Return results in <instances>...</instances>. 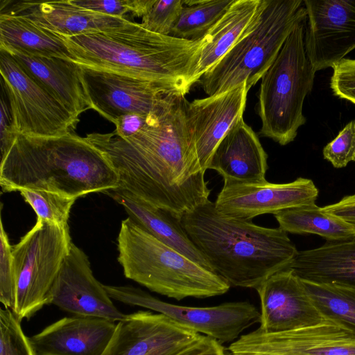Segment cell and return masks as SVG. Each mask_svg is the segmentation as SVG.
I'll use <instances>...</instances> for the list:
<instances>
[{
    "label": "cell",
    "instance_id": "22",
    "mask_svg": "<svg viewBox=\"0 0 355 355\" xmlns=\"http://www.w3.org/2000/svg\"><path fill=\"white\" fill-rule=\"evenodd\" d=\"M1 11L23 15L39 26L57 34L73 36L89 32L107 31L126 25L124 17L103 15L71 3V0L17 2Z\"/></svg>",
    "mask_w": 355,
    "mask_h": 355
},
{
    "label": "cell",
    "instance_id": "20",
    "mask_svg": "<svg viewBox=\"0 0 355 355\" xmlns=\"http://www.w3.org/2000/svg\"><path fill=\"white\" fill-rule=\"evenodd\" d=\"M267 159L258 135L241 118L216 147L208 169L218 172L224 181L263 183L267 181Z\"/></svg>",
    "mask_w": 355,
    "mask_h": 355
},
{
    "label": "cell",
    "instance_id": "33",
    "mask_svg": "<svg viewBox=\"0 0 355 355\" xmlns=\"http://www.w3.org/2000/svg\"><path fill=\"white\" fill-rule=\"evenodd\" d=\"M71 3L94 12L117 17L127 13L143 17L155 0H71ZM125 18V17H124Z\"/></svg>",
    "mask_w": 355,
    "mask_h": 355
},
{
    "label": "cell",
    "instance_id": "23",
    "mask_svg": "<svg viewBox=\"0 0 355 355\" xmlns=\"http://www.w3.org/2000/svg\"><path fill=\"white\" fill-rule=\"evenodd\" d=\"M264 0H234L218 21L202 39L194 84L257 24Z\"/></svg>",
    "mask_w": 355,
    "mask_h": 355
},
{
    "label": "cell",
    "instance_id": "30",
    "mask_svg": "<svg viewBox=\"0 0 355 355\" xmlns=\"http://www.w3.org/2000/svg\"><path fill=\"white\" fill-rule=\"evenodd\" d=\"M19 193L33 209L37 218L50 223L69 227L70 211L76 198L44 190L23 189Z\"/></svg>",
    "mask_w": 355,
    "mask_h": 355
},
{
    "label": "cell",
    "instance_id": "25",
    "mask_svg": "<svg viewBox=\"0 0 355 355\" xmlns=\"http://www.w3.org/2000/svg\"><path fill=\"white\" fill-rule=\"evenodd\" d=\"M105 193L120 204L128 214V217L156 239L211 270L205 257L188 236L180 220L171 213L154 207L119 189H110Z\"/></svg>",
    "mask_w": 355,
    "mask_h": 355
},
{
    "label": "cell",
    "instance_id": "32",
    "mask_svg": "<svg viewBox=\"0 0 355 355\" xmlns=\"http://www.w3.org/2000/svg\"><path fill=\"white\" fill-rule=\"evenodd\" d=\"M184 6V0H155L140 25L153 33L170 35Z\"/></svg>",
    "mask_w": 355,
    "mask_h": 355
},
{
    "label": "cell",
    "instance_id": "14",
    "mask_svg": "<svg viewBox=\"0 0 355 355\" xmlns=\"http://www.w3.org/2000/svg\"><path fill=\"white\" fill-rule=\"evenodd\" d=\"M319 193L314 182L298 178L282 184H245L224 181L214 202L221 214L234 218L252 220L263 214L315 203Z\"/></svg>",
    "mask_w": 355,
    "mask_h": 355
},
{
    "label": "cell",
    "instance_id": "11",
    "mask_svg": "<svg viewBox=\"0 0 355 355\" xmlns=\"http://www.w3.org/2000/svg\"><path fill=\"white\" fill-rule=\"evenodd\" d=\"M228 349L231 354L355 355V330L330 319L277 333H265L257 329L241 336Z\"/></svg>",
    "mask_w": 355,
    "mask_h": 355
},
{
    "label": "cell",
    "instance_id": "1",
    "mask_svg": "<svg viewBox=\"0 0 355 355\" xmlns=\"http://www.w3.org/2000/svg\"><path fill=\"white\" fill-rule=\"evenodd\" d=\"M187 103L184 94L170 92L133 135L94 132L85 137L114 168L119 180L116 189L180 220L209 200L211 192L187 124Z\"/></svg>",
    "mask_w": 355,
    "mask_h": 355
},
{
    "label": "cell",
    "instance_id": "15",
    "mask_svg": "<svg viewBox=\"0 0 355 355\" xmlns=\"http://www.w3.org/2000/svg\"><path fill=\"white\" fill-rule=\"evenodd\" d=\"M201 336L164 314L139 311L117 322L102 355H173Z\"/></svg>",
    "mask_w": 355,
    "mask_h": 355
},
{
    "label": "cell",
    "instance_id": "16",
    "mask_svg": "<svg viewBox=\"0 0 355 355\" xmlns=\"http://www.w3.org/2000/svg\"><path fill=\"white\" fill-rule=\"evenodd\" d=\"M49 304L76 316L114 322L126 316L94 276L87 255L73 243L51 289Z\"/></svg>",
    "mask_w": 355,
    "mask_h": 355
},
{
    "label": "cell",
    "instance_id": "31",
    "mask_svg": "<svg viewBox=\"0 0 355 355\" xmlns=\"http://www.w3.org/2000/svg\"><path fill=\"white\" fill-rule=\"evenodd\" d=\"M12 310L0 309V355H36Z\"/></svg>",
    "mask_w": 355,
    "mask_h": 355
},
{
    "label": "cell",
    "instance_id": "4",
    "mask_svg": "<svg viewBox=\"0 0 355 355\" xmlns=\"http://www.w3.org/2000/svg\"><path fill=\"white\" fill-rule=\"evenodd\" d=\"M119 182L103 153L73 132L55 137L18 135L1 159L3 192L44 190L77 199L116 189Z\"/></svg>",
    "mask_w": 355,
    "mask_h": 355
},
{
    "label": "cell",
    "instance_id": "41",
    "mask_svg": "<svg viewBox=\"0 0 355 355\" xmlns=\"http://www.w3.org/2000/svg\"><path fill=\"white\" fill-rule=\"evenodd\" d=\"M231 355H263V354L239 353V354H231Z\"/></svg>",
    "mask_w": 355,
    "mask_h": 355
},
{
    "label": "cell",
    "instance_id": "7",
    "mask_svg": "<svg viewBox=\"0 0 355 355\" xmlns=\"http://www.w3.org/2000/svg\"><path fill=\"white\" fill-rule=\"evenodd\" d=\"M306 20L296 25L261 79L259 135L282 146L292 142L306 123L303 104L313 88L316 72L306 53Z\"/></svg>",
    "mask_w": 355,
    "mask_h": 355
},
{
    "label": "cell",
    "instance_id": "36",
    "mask_svg": "<svg viewBox=\"0 0 355 355\" xmlns=\"http://www.w3.org/2000/svg\"><path fill=\"white\" fill-rule=\"evenodd\" d=\"M333 69L330 80L333 93L355 104V59L344 58Z\"/></svg>",
    "mask_w": 355,
    "mask_h": 355
},
{
    "label": "cell",
    "instance_id": "42",
    "mask_svg": "<svg viewBox=\"0 0 355 355\" xmlns=\"http://www.w3.org/2000/svg\"><path fill=\"white\" fill-rule=\"evenodd\" d=\"M354 162H355V159H354Z\"/></svg>",
    "mask_w": 355,
    "mask_h": 355
},
{
    "label": "cell",
    "instance_id": "17",
    "mask_svg": "<svg viewBox=\"0 0 355 355\" xmlns=\"http://www.w3.org/2000/svg\"><path fill=\"white\" fill-rule=\"evenodd\" d=\"M261 302L259 329L277 333L320 324L325 318L302 281L291 268L279 271L256 288Z\"/></svg>",
    "mask_w": 355,
    "mask_h": 355
},
{
    "label": "cell",
    "instance_id": "9",
    "mask_svg": "<svg viewBox=\"0 0 355 355\" xmlns=\"http://www.w3.org/2000/svg\"><path fill=\"white\" fill-rule=\"evenodd\" d=\"M0 72L18 135L55 137L73 132L79 119L2 49Z\"/></svg>",
    "mask_w": 355,
    "mask_h": 355
},
{
    "label": "cell",
    "instance_id": "19",
    "mask_svg": "<svg viewBox=\"0 0 355 355\" xmlns=\"http://www.w3.org/2000/svg\"><path fill=\"white\" fill-rule=\"evenodd\" d=\"M116 324L101 318L65 317L29 339L36 355H102Z\"/></svg>",
    "mask_w": 355,
    "mask_h": 355
},
{
    "label": "cell",
    "instance_id": "40",
    "mask_svg": "<svg viewBox=\"0 0 355 355\" xmlns=\"http://www.w3.org/2000/svg\"><path fill=\"white\" fill-rule=\"evenodd\" d=\"M148 116L128 114L118 118L113 131L121 137H128L141 130L147 123Z\"/></svg>",
    "mask_w": 355,
    "mask_h": 355
},
{
    "label": "cell",
    "instance_id": "2",
    "mask_svg": "<svg viewBox=\"0 0 355 355\" xmlns=\"http://www.w3.org/2000/svg\"><path fill=\"white\" fill-rule=\"evenodd\" d=\"M180 222L210 268L231 286L256 289L273 274L289 268L298 253L280 227L227 216L211 200Z\"/></svg>",
    "mask_w": 355,
    "mask_h": 355
},
{
    "label": "cell",
    "instance_id": "39",
    "mask_svg": "<svg viewBox=\"0 0 355 355\" xmlns=\"http://www.w3.org/2000/svg\"><path fill=\"white\" fill-rule=\"evenodd\" d=\"M322 209L347 223L355 232V194L344 196L338 202Z\"/></svg>",
    "mask_w": 355,
    "mask_h": 355
},
{
    "label": "cell",
    "instance_id": "6",
    "mask_svg": "<svg viewBox=\"0 0 355 355\" xmlns=\"http://www.w3.org/2000/svg\"><path fill=\"white\" fill-rule=\"evenodd\" d=\"M305 19L302 0H264L254 27L200 78L202 89L208 96L243 83L250 89L273 63L296 25Z\"/></svg>",
    "mask_w": 355,
    "mask_h": 355
},
{
    "label": "cell",
    "instance_id": "28",
    "mask_svg": "<svg viewBox=\"0 0 355 355\" xmlns=\"http://www.w3.org/2000/svg\"><path fill=\"white\" fill-rule=\"evenodd\" d=\"M234 0H184L181 14L170 35L191 41L202 40L225 13Z\"/></svg>",
    "mask_w": 355,
    "mask_h": 355
},
{
    "label": "cell",
    "instance_id": "8",
    "mask_svg": "<svg viewBox=\"0 0 355 355\" xmlns=\"http://www.w3.org/2000/svg\"><path fill=\"white\" fill-rule=\"evenodd\" d=\"M69 227L37 218L35 225L12 246L15 275L14 315L30 319L44 305L72 243Z\"/></svg>",
    "mask_w": 355,
    "mask_h": 355
},
{
    "label": "cell",
    "instance_id": "29",
    "mask_svg": "<svg viewBox=\"0 0 355 355\" xmlns=\"http://www.w3.org/2000/svg\"><path fill=\"white\" fill-rule=\"evenodd\" d=\"M302 281L313 304L325 318L355 330V288Z\"/></svg>",
    "mask_w": 355,
    "mask_h": 355
},
{
    "label": "cell",
    "instance_id": "27",
    "mask_svg": "<svg viewBox=\"0 0 355 355\" xmlns=\"http://www.w3.org/2000/svg\"><path fill=\"white\" fill-rule=\"evenodd\" d=\"M279 227L287 233L313 234L327 241L355 236L352 227L340 218L324 211L315 203L288 209L275 214Z\"/></svg>",
    "mask_w": 355,
    "mask_h": 355
},
{
    "label": "cell",
    "instance_id": "26",
    "mask_svg": "<svg viewBox=\"0 0 355 355\" xmlns=\"http://www.w3.org/2000/svg\"><path fill=\"white\" fill-rule=\"evenodd\" d=\"M0 49L74 61L58 34L23 15L7 11L0 12Z\"/></svg>",
    "mask_w": 355,
    "mask_h": 355
},
{
    "label": "cell",
    "instance_id": "18",
    "mask_svg": "<svg viewBox=\"0 0 355 355\" xmlns=\"http://www.w3.org/2000/svg\"><path fill=\"white\" fill-rule=\"evenodd\" d=\"M250 89L246 83L225 92L187 104L186 115L199 164L203 171L232 126L243 118Z\"/></svg>",
    "mask_w": 355,
    "mask_h": 355
},
{
    "label": "cell",
    "instance_id": "10",
    "mask_svg": "<svg viewBox=\"0 0 355 355\" xmlns=\"http://www.w3.org/2000/svg\"><path fill=\"white\" fill-rule=\"evenodd\" d=\"M104 287L113 300L164 314L179 324L215 338L220 343L236 340L244 330L261 320V313L248 302H227L207 307L187 306L163 302L130 286Z\"/></svg>",
    "mask_w": 355,
    "mask_h": 355
},
{
    "label": "cell",
    "instance_id": "12",
    "mask_svg": "<svg viewBox=\"0 0 355 355\" xmlns=\"http://www.w3.org/2000/svg\"><path fill=\"white\" fill-rule=\"evenodd\" d=\"M304 44L315 70L334 67L355 49V0H304Z\"/></svg>",
    "mask_w": 355,
    "mask_h": 355
},
{
    "label": "cell",
    "instance_id": "21",
    "mask_svg": "<svg viewBox=\"0 0 355 355\" xmlns=\"http://www.w3.org/2000/svg\"><path fill=\"white\" fill-rule=\"evenodd\" d=\"M3 50V49H2ZM8 52L40 85L60 101L76 119L93 109L87 94L82 66L58 58H44Z\"/></svg>",
    "mask_w": 355,
    "mask_h": 355
},
{
    "label": "cell",
    "instance_id": "13",
    "mask_svg": "<svg viewBox=\"0 0 355 355\" xmlns=\"http://www.w3.org/2000/svg\"><path fill=\"white\" fill-rule=\"evenodd\" d=\"M82 71L93 110L114 124L128 114L150 115L168 92H178L144 78L84 66Z\"/></svg>",
    "mask_w": 355,
    "mask_h": 355
},
{
    "label": "cell",
    "instance_id": "38",
    "mask_svg": "<svg viewBox=\"0 0 355 355\" xmlns=\"http://www.w3.org/2000/svg\"><path fill=\"white\" fill-rule=\"evenodd\" d=\"M173 355H227L224 347L216 339L206 335Z\"/></svg>",
    "mask_w": 355,
    "mask_h": 355
},
{
    "label": "cell",
    "instance_id": "37",
    "mask_svg": "<svg viewBox=\"0 0 355 355\" xmlns=\"http://www.w3.org/2000/svg\"><path fill=\"white\" fill-rule=\"evenodd\" d=\"M1 157L9 151L18 134L16 132L7 96L2 94L0 103Z\"/></svg>",
    "mask_w": 355,
    "mask_h": 355
},
{
    "label": "cell",
    "instance_id": "3",
    "mask_svg": "<svg viewBox=\"0 0 355 355\" xmlns=\"http://www.w3.org/2000/svg\"><path fill=\"white\" fill-rule=\"evenodd\" d=\"M58 35L82 66L147 79L184 95L194 85L202 40L153 33L132 21L107 31Z\"/></svg>",
    "mask_w": 355,
    "mask_h": 355
},
{
    "label": "cell",
    "instance_id": "24",
    "mask_svg": "<svg viewBox=\"0 0 355 355\" xmlns=\"http://www.w3.org/2000/svg\"><path fill=\"white\" fill-rule=\"evenodd\" d=\"M289 268L302 280L355 288V236L298 251Z\"/></svg>",
    "mask_w": 355,
    "mask_h": 355
},
{
    "label": "cell",
    "instance_id": "34",
    "mask_svg": "<svg viewBox=\"0 0 355 355\" xmlns=\"http://www.w3.org/2000/svg\"><path fill=\"white\" fill-rule=\"evenodd\" d=\"M0 301L5 308L13 309L15 302V275L12 246L0 221Z\"/></svg>",
    "mask_w": 355,
    "mask_h": 355
},
{
    "label": "cell",
    "instance_id": "35",
    "mask_svg": "<svg viewBox=\"0 0 355 355\" xmlns=\"http://www.w3.org/2000/svg\"><path fill=\"white\" fill-rule=\"evenodd\" d=\"M323 156L334 167L340 168L355 159V121L349 122L336 137L323 148Z\"/></svg>",
    "mask_w": 355,
    "mask_h": 355
},
{
    "label": "cell",
    "instance_id": "5",
    "mask_svg": "<svg viewBox=\"0 0 355 355\" xmlns=\"http://www.w3.org/2000/svg\"><path fill=\"white\" fill-rule=\"evenodd\" d=\"M117 249L125 277L168 297L205 298L230 288L221 276L158 240L130 217L121 222Z\"/></svg>",
    "mask_w": 355,
    "mask_h": 355
}]
</instances>
